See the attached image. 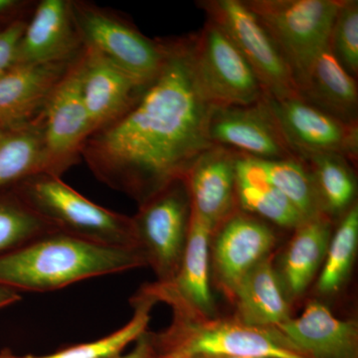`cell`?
<instances>
[{
    "label": "cell",
    "instance_id": "13",
    "mask_svg": "<svg viewBox=\"0 0 358 358\" xmlns=\"http://www.w3.org/2000/svg\"><path fill=\"white\" fill-rule=\"evenodd\" d=\"M213 145L261 159L298 157L289 148L265 96L246 106H214L208 124Z\"/></svg>",
    "mask_w": 358,
    "mask_h": 358
},
{
    "label": "cell",
    "instance_id": "12",
    "mask_svg": "<svg viewBox=\"0 0 358 358\" xmlns=\"http://www.w3.org/2000/svg\"><path fill=\"white\" fill-rule=\"evenodd\" d=\"M214 230L192 209L185 249L176 275L143 289L157 301L169 303L178 317L199 320L214 312L209 282V242Z\"/></svg>",
    "mask_w": 358,
    "mask_h": 358
},
{
    "label": "cell",
    "instance_id": "24",
    "mask_svg": "<svg viewBox=\"0 0 358 358\" xmlns=\"http://www.w3.org/2000/svg\"><path fill=\"white\" fill-rule=\"evenodd\" d=\"M237 202L242 209L285 228H298L306 222L301 212L265 178L251 157L238 152Z\"/></svg>",
    "mask_w": 358,
    "mask_h": 358
},
{
    "label": "cell",
    "instance_id": "5",
    "mask_svg": "<svg viewBox=\"0 0 358 358\" xmlns=\"http://www.w3.org/2000/svg\"><path fill=\"white\" fill-rule=\"evenodd\" d=\"M176 317V322L166 331L150 334L155 352L176 353L187 358H308L275 329L232 322L201 324L199 320Z\"/></svg>",
    "mask_w": 358,
    "mask_h": 358
},
{
    "label": "cell",
    "instance_id": "25",
    "mask_svg": "<svg viewBox=\"0 0 358 358\" xmlns=\"http://www.w3.org/2000/svg\"><path fill=\"white\" fill-rule=\"evenodd\" d=\"M315 181L324 215H343L357 197V181L353 164L336 154H315L303 157Z\"/></svg>",
    "mask_w": 358,
    "mask_h": 358
},
{
    "label": "cell",
    "instance_id": "9",
    "mask_svg": "<svg viewBox=\"0 0 358 358\" xmlns=\"http://www.w3.org/2000/svg\"><path fill=\"white\" fill-rule=\"evenodd\" d=\"M196 6L236 45L267 95L278 100L300 96L281 52L243 0H199Z\"/></svg>",
    "mask_w": 358,
    "mask_h": 358
},
{
    "label": "cell",
    "instance_id": "21",
    "mask_svg": "<svg viewBox=\"0 0 358 358\" xmlns=\"http://www.w3.org/2000/svg\"><path fill=\"white\" fill-rule=\"evenodd\" d=\"M233 294L245 326L275 329L289 319L281 281L268 258L247 273Z\"/></svg>",
    "mask_w": 358,
    "mask_h": 358
},
{
    "label": "cell",
    "instance_id": "26",
    "mask_svg": "<svg viewBox=\"0 0 358 358\" xmlns=\"http://www.w3.org/2000/svg\"><path fill=\"white\" fill-rule=\"evenodd\" d=\"M157 301L141 291L133 299V317L121 329L91 343H80L46 355H15L10 350H1L0 358H110L122 355L124 348L136 343L147 331L150 312Z\"/></svg>",
    "mask_w": 358,
    "mask_h": 358
},
{
    "label": "cell",
    "instance_id": "28",
    "mask_svg": "<svg viewBox=\"0 0 358 358\" xmlns=\"http://www.w3.org/2000/svg\"><path fill=\"white\" fill-rule=\"evenodd\" d=\"M358 244L357 202L343 215L338 229L329 241L324 267L317 282L320 294L338 292L352 270Z\"/></svg>",
    "mask_w": 358,
    "mask_h": 358
},
{
    "label": "cell",
    "instance_id": "34",
    "mask_svg": "<svg viewBox=\"0 0 358 358\" xmlns=\"http://www.w3.org/2000/svg\"><path fill=\"white\" fill-rule=\"evenodd\" d=\"M21 299L22 296L17 292L0 286V310L17 303Z\"/></svg>",
    "mask_w": 358,
    "mask_h": 358
},
{
    "label": "cell",
    "instance_id": "19",
    "mask_svg": "<svg viewBox=\"0 0 358 358\" xmlns=\"http://www.w3.org/2000/svg\"><path fill=\"white\" fill-rule=\"evenodd\" d=\"M73 61L18 64L0 76V122H26L38 117Z\"/></svg>",
    "mask_w": 358,
    "mask_h": 358
},
{
    "label": "cell",
    "instance_id": "23",
    "mask_svg": "<svg viewBox=\"0 0 358 358\" xmlns=\"http://www.w3.org/2000/svg\"><path fill=\"white\" fill-rule=\"evenodd\" d=\"M331 238V221L324 214L296 228L282 260L285 294L298 296L305 292L326 259Z\"/></svg>",
    "mask_w": 358,
    "mask_h": 358
},
{
    "label": "cell",
    "instance_id": "31",
    "mask_svg": "<svg viewBox=\"0 0 358 358\" xmlns=\"http://www.w3.org/2000/svg\"><path fill=\"white\" fill-rule=\"evenodd\" d=\"M27 20L20 16L0 25V76L17 64L18 47Z\"/></svg>",
    "mask_w": 358,
    "mask_h": 358
},
{
    "label": "cell",
    "instance_id": "33",
    "mask_svg": "<svg viewBox=\"0 0 358 358\" xmlns=\"http://www.w3.org/2000/svg\"><path fill=\"white\" fill-rule=\"evenodd\" d=\"M27 2L17 0H0V20H14L20 17V13L27 6Z\"/></svg>",
    "mask_w": 358,
    "mask_h": 358
},
{
    "label": "cell",
    "instance_id": "3",
    "mask_svg": "<svg viewBox=\"0 0 358 358\" xmlns=\"http://www.w3.org/2000/svg\"><path fill=\"white\" fill-rule=\"evenodd\" d=\"M13 188L33 211L61 232L105 246L138 248L131 217L96 204L59 176L36 174Z\"/></svg>",
    "mask_w": 358,
    "mask_h": 358
},
{
    "label": "cell",
    "instance_id": "8",
    "mask_svg": "<svg viewBox=\"0 0 358 358\" xmlns=\"http://www.w3.org/2000/svg\"><path fill=\"white\" fill-rule=\"evenodd\" d=\"M190 38L197 81L213 105L246 106L262 100L266 92L260 80L218 25L207 20Z\"/></svg>",
    "mask_w": 358,
    "mask_h": 358
},
{
    "label": "cell",
    "instance_id": "18",
    "mask_svg": "<svg viewBox=\"0 0 358 358\" xmlns=\"http://www.w3.org/2000/svg\"><path fill=\"white\" fill-rule=\"evenodd\" d=\"M275 329L308 358H358L357 322L338 319L319 301Z\"/></svg>",
    "mask_w": 358,
    "mask_h": 358
},
{
    "label": "cell",
    "instance_id": "30",
    "mask_svg": "<svg viewBox=\"0 0 358 358\" xmlns=\"http://www.w3.org/2000/svg\"><path fill=\"white\" fill-rule=\"evenodd\" d=\"M329 47L352 77L358 76V1L343 0L331 30Z\"/></svg>",
    "mask_w": 358,
    "mask_h": 358
},
{
    "label": "cell",
    "instance_id": "32",
    "mask_svg": "<svg viewBox=\"0 0 358 358\" xmlns=\"http://www.w3.org/2000/svg\"><path fill=\"white\" fill-rule=\"evenodd\" d=\"M155 352L154 345H152V336L150 334L145 331L138 341H136V345L131 352L127 355H119L110 358H150V355Z\"/></svg>",
    "mask_w": 358,
    "mask_h": 358
},
{
    "label": "cell",
    "instance_id": "4",
    "mask_svg": "<svg viewBox=\"0 0 358 358\" xmlns=\"http://www.w3.org/2000/svg\"><path fill=\"white\" fill-rule=\"evenodd\" d=\"M289 66L299 92L313 63L329 45L343 0H243Z\"/></svg>",
    "mask_w": 358,
    "mask_h": 358
},
{
    "label": "cell",
    "instance_id": "16",
    "mask_svg": "<svg viewBox=\"0 0 358 358\" xmlns=\"http://www.w3.org/2000/svg\"><path fill=\"white\" fill-rule=\"evenodd\" d=\"M216 229L214 265L224 288L233 293L244 275L268 258L275 236L262 221L242 212L231 214Z\"/></svg>",
    "mask_w": 358,
    "mask_h": 358
},
{
    "label": "cell",
    "instance_id": "1",
    "mask_svg": "<svg viewBox=\"0 0 358 358\" xmlns=\"http://www.w3.org/2000/svg\"><path fill=\"white\" fill-rule=\"evenodd\" d=\"M166 58L129 112L90 134L81 157L99 181L143 204L185 178L211 148L213 103L193 67L192 38H164Z\"/></svg>",
    "mask_w": 358,
    "mask_h": 358
},
{
    "label": "cell",
    "instance_id": "6",
    "mask_svg": "<svg viewBox=\"0 0 358 358\" xmlns=\"http://www.w3.org/2000/svg\"><path fill=\"white\" fill-rule=\"evenodd\" d=\"M71 6L84 46L109 59L141 86L154 81L166 58L164 38H148L122 14L93 2L72 0Z\"/></svg>",
    "mask_w": 358,
    "mask_h": 358
},
{
    "label": "cell",
    "instance_id": "36",
    "mask_svg": "<svg viewBox=\"0 0 358 358\" xmlns=\"http://www.w3.org/2000/svg\"><path fill=\"white\" fill-rule=\"evenodd\" d=\"M194 358H255V357H199Z\"/></svg>",
    "mask_w": 358,
    "mask_h": 358
},
{
    "label": "cell",
    "instance_id": "22",
    "mask_svg": "<svg viewBox=\"0 0 358 358\" xmlns=\"http://www.w3.org/2000/svg\"><path fill=\"white\" fill-rule=\"evenodd\" d=\"M47 173L40 117L0 122V192Z\"/></svg>",
    "mask_w": 358,
    "mask_h": 358
},
{
    "label": "cell",
    "instance_id": "17",
    "mask_svg": "<svg viewBox=\"0 0 358 358\" xmlns=\"http://www.w3.org/2000/svg\"><path fill=\"white\" fill-rule=\"evenodd\" d=\"M238 152L212 145L185 176L193 212L216 228L234 213Z\"/></svg>",
    "mask_w": 358,
    "mask_h": 358
},
{
    "label": "cell",
    "instance_id": "11",
    "mask_svg": "<svg viewBox=\"0 0 358 358\" xmlns=\"http://www.w3.org/2000/svg\"><path fill=\"white\" fill-rule=\"evenodd\" d=\"M266 99L287 143L299 159L336 154L357 164L358 124L341 121L301 96L278 100L266 94Z\"/></svg>",
    "mask_w": 358,
    "mask_h": 358
},
{
    "label": "cell",
    "instance_id": "2",
    "mask_svg": "<svg viewBox=\"0 0 358 358\" xmlns=\"http://www.w3.org/2000/svg\"><path fill=\"white\" fill-rule=\"evenodd\" d=\"M145 266L136 247L92 243L57 230L0 255V286L20 294L46 293Z\"/></svg>",
    "mask_w": 358,
    "mask_h": 358
},
{
    "label": "cell",
    "instance_id": "15",
    "mask_svg": "<svg viewBox=\"0 0 358 358\" xmlns=\"http://www.w3.org/2000/svg\"><path fill=\"white\" fill-rule=\"evenodd\" d=\"M72 0H41L27 20L17 64L71 62L84 48L73 18Z\"/></svg>",
    "mask_w": 358,
    "mask_h": 358
},
{
    "label": "cell",
    "instance_id": "10",
    "mask_svg": "<svg viewBox=\"0 0 358 358\" xmlns=\"http://www.w3.org/2000/svg\"><path fill=\"white\" fill-rule=\"evenodd\" d=\"M79 56L71 63L39 115L47 173L59 178L79 162L82 148L93 133L82 96Z\"/></svg>",
    "mask_w": 358,
    "mask_h": 358
},
{
    "label": "cell",
    "instance_id": "35",
    "mask_svg": "<svg viewBox=\"0 0 358 358\" xmlns=\"http://www.w3.org/2000/svg\"><path fill=\"white\" fill-rule=\"evenodd\" d=\"M150 358H187L185 357H182L180 355H176V353H171V352H155L150 355Z\"/></svg>",
    "mask_w": 358,
    "mask_h": 358
},
{
    "label": "cell",
    "instance_id": "20",
    "mask_svg": "<svg viewBox=\"0 0 358 358\" xmlns=\"http://www.w3.org/2000/svg\"><path fill=\"white\" fill-rule=\"evenodd\" d=\"M300 96L327 114L350 124H358L357 82L327 47L313 63Z\"/></svg>",
    "mask_w": 358,
    "mask_h": 358
},
{
    "label": "cell",
    "instance_id": "29",
    "mask_svg": "<svg viewBox=\"0 0 358 358\" xmlns=\"http://www.w3.org/2000/svg\"><path fill=\"white\" fill-rule=\"evenodd\" d=\"M57 231L23 201L14 188L0 192V255Z\"/></svg>",
    "mask_w": 358,
    "mask_h": 358
},
{
    "label": "cell",
    "instance_id": "27",
    "mask_svg": "<svg viewBox=\"0 0 358 358\" xmlns=\"http://www.w3.org/2000/svg\"><path fill=\"white\" fill-rule=\"evenodd\" d=\"M251 159L268 182L293 203L306 220L324 214L312 173L303 159Z\"/></svg>",
    "mask_w": 358,
    "mask_h": 358
},
{
    "label": "cell",
    "instance_id": "7",
    "mask_svg": "<svg viewBox=\"0 0 358 358\" xmlns=\"http://www.w3.org/2000/svg\"><path fill=\"white\" fill-rule=\"evenodd\" d=\"M192 202L185 179H179L143 204L131 217L136 247L159 277L171 281L185 252Z\"/></svg>",
    "mask_w": 358,
    "mask_h": 358
},
{
    "label": "cell",
    "instance_id": "14",
    "mask_svg": "<svg viewBox=\"0 0 358 358\" xmlns=\"http://www.w3.org/2000/svg\"><path fill=\"white\" fill-rule=\"evenodd\" d=\"M79 66L82 96L93 133L129 112L145 88L92 47L84 46Z\"/></svg>",
    "mask_w": 358,
    "mask_h": 358
}]
</instances>
